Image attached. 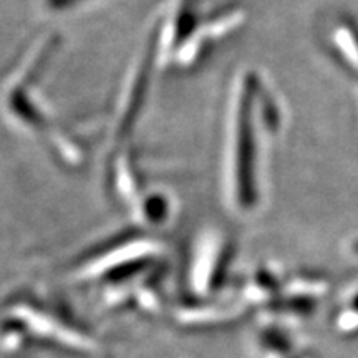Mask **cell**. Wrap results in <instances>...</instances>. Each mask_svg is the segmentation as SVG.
I'll list each match as a JSON object with an SVG mask.
<instances>
[{
  "label": "cell",
  "mask_w": 358,
  "mask_h": 358,
  "mask_svg": "<svg viewBox=\"0 0 358 358\" xmlns=\"http://www.w3.org/2000/svg\"><path fill=\"white\" fill-rule=\"evenodd\" d=\"M259 83L254 75L245 73L236 92L229 138V186L239 209L254 208L257 201L256 187V138H254V106Z\"/></svg>",
  "instance_id": "obj_1"
},
{
  "label": "cell",
  "mask_w": 358,
  "mask_h": 358,
  "mask_svg": "<svg viewBox=\"0 0 358 358\" xmlns=\"http://www.w3.org/2000/svg\"><path fill=\"white\" fill-rule=\"evenodd\" d=\"M229 252V244L222 236L211 232L203 237L198 254H196L194 271H192V280H194L196 289L201 290V294L214 289L221 282Z\"/></svg>",
  "instance_id": "obj_2"
},
{
  "label": "cell",
  "mask_w": 358,
  "mask_h": 358,
  "mask_svg": "<svg viewBox=\"0 0 358 358\" xmlns=\"http://www.w3.org/2000/svg\"><path fill=\"white\" fill-rule=\"evenodd\" d=\"M161 250V244L156 241H134L118 245L108 254H103L87 267L88 275L111 274L116 275L120 271H138L141 264L156 256Z\"/></svg>",
  "instance_id": "obj_3"
},
{
  "label": "cell",
  "mask_w": 358,
  "mask_h": 358,
  "mask_svg": "<svg viewBox=\"0 0 358 358\" xmlns=\"http://www.w3.org/2000/svg\"><path fill=\"white\" fill-rule=\"evenodd\" d=\"M155 55L156 48L151 47L150 52L134 66L131 77L128 80V85L122 96V103H120L118 120H116V136L118 138H123L124 134H128L134 122H136V115L141 108L143 96H145L148 77H150V65Z\"/></svg>",
  "instance_id": "obj_4"
},
{
  "label": "cell",
  "mask_w": 358,
  "mask_h": 358,
  "mask_svg": "<svg viewBox=\"0 0 358 358\" xmlns=\"http://www.w3.org/2000/svg\"><path fill=\"white\" fill-rule=\"evenodd\" d=\"M15 313L19 315V319L24 320L27 325L32 327L37 334H42L43 337L53 338V340H57V342L65 343V345H69L71 348H77V350L92 352L96 348L95 342H92L88 337H83V335L75 334L73 330L64 329V327L58 325L57 322L50 320L48 317H45V315H42V313H38L37 310H34V308L19 307V308H15Z\"/></svg>",
  "instance_id": "obj_5"
},
{
  "label": "cell",
  "mask_w": 358,
  "mask_h": 358,
  "mask_svg": "<svg viewBox=\"0 0 358 358\" xmlns=\"http://www.w3.org/2000/svg\"><path fill=\"white\" fill-rule=\"evenodd\" d=\"M115 182L116 189L124 201H134L140 192V182L134 169V161L129 151H124L118 156L115 164Z\"/></svg>",
  "instance_id": "obj_6"
},
{
  "label": "cell",
  "mask_w": 358,
  "mask_h": 358,
  "mask_svg": "<svg viewBox=\"0 0 358 358\" xmlns=\"http://www.w3.org/2000/svg\"><path fill=\"white\" fill-rule=\"evenodd\" d=\"M244 20L245 12L241 10V8H234V10H227L211 17V19L201 25L199 29L203 30L206 37L213 42V40L222 38L226 37V35L234 32V30H237L244 24Z\"/></svg>",
  "instance_id": "obj_7"
},
{
  "label": "cell",
  "mask_w": 358,
  "mask_h": 358,
  "mask_svg": "<svg viewBox=\"0 0 358 358\" xmlns=\"http://www.w3.org/2000/svg\"><path fill=\"white\" fill-rule=\"evenodd\" d=\"M169 203L161 194H148L138 201L136 217L143 224H161L168 217Z\"/></svg>",
  "instance_id": "obj_8"
},
{
  "label": "cell",
  "mask_w": 358,
  "mask_h": 358,
  "mask_svg": "<svg viewBox=\"0 0 358 358\" xmlns=\"http://www.w3.org/2000/svg\"><path fill=\"white\" fill-rule=\"evenodd\" d=\"M239 315V310H217V308H186L178 313V319L185 324H217L234 319Z\"/></svg>",
  "instance_id": "obj_9"
},
{
  "label": "cell",
  "mask_w": 358,
  "mask_h": 358,
  "mask_svg": "<svg viewBox=\"0 0 358 358\" xmlns=\"http://www.w3.org/2000/svg\"><path fill=\"white\" fill-rule=\"evenodd\" d=\"M287 294L292 295L294 299H310L313 295L325 294L327 284L319 279H308V277H297L287 284Z\"/></svg>",
  "instance_id": "obj_10"
},
{
  "label": "cell",
  "mask_w": 358,
  "mask_h": 358,
  "mask_svg": "<svg viewBox=\"0 0 358 358\" xmlns=\"http://www.w3.org/2000/svg\"><path fill=\"white\" fill-rule=\"evenodd\" d=\"M335 38H337L340 50H342L343 57L347 58L348 64L358 70V34L350 25H343L337 35H335Z\"/></svg>",
  "instance_id": "obj_11"
},
{
  "label": "cell",
  "mask_w": 358,
  "mask_h": 358,
  "mask_svg": "<svg viewBox=\"0 0 358 358\" xmlns=\"http://www.w3.org/2000/svg\"><path fill=\"white\" fill-rule=\"evenodd\" d=\"M78 2V0H48V6L52 8H64V7H70L71 3Z\"/></svg>",
  "instance_id": "obj_12"
},
{
  "label": "cell",
  "mask_w": 358,
  "mask_h": 358,
  "mask_svg": "<svg viewBox=\"0 0 358 358\" xmlns=\"http://www.w3.org/2000/svg\"><path fill=\"white\" fill-rule=\"evenodd\" d=\"M350 310L355 312L358 315V294H355V297L352 299V303H350Z\"/></svg>",
  "instance_id": "obj_13"
}]
</instances>
